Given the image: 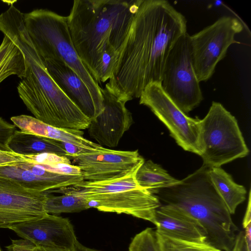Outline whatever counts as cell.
Instances as JSON below:
<instances>
[{
	"mask_svg": "<svg viewBox=\"0 0 251 251\" xmlns=\"http://www.w3.org/2000/svg\"><path fill=\"white\" fill-rule=\"evenodd\" d=\"M0 176L15 180L26 188L39 192L69 187L84 181L82 175H68L49 172L25 160L0 166Z\"/></svg>",
	"mask_w": 251,
	"mask_h": 251,
	"instance_id": "15",
	"label": "cell"
},
{
	"mask_svg": "<svg viewBox=\"0 0 251 251\" xmlns=\"http://www.w3.org/2000/svg\"><path fill=\"white\" fill-rule=\"evenodd\" d=\"M155 232L160 251H222L206 242L179 240Z\"/></svg>",
	"mask_w": 251,
	"mask_h": 251,
	"instance_id": "24",
	"label": "cell"
},
{
	"mask_svg": "<svg viewBox=\"0 0 251 251\" xmlns=\"http://www.w3.org/2000/svg\"><path fill=\"white\" fill-rule=\"evenodd\" d=\"M251 223V193L250 190L248 205L243 221V226L245 228L247 225Z\"/></svg>",
	"mask_w": 251,
	"mask_h": 251,
	"instance_id": "31",
	"label": "cell"
},
{
	"mask_svg": "<svg viewBox=\"0 0 251 251\" xmlns=\"http://www.w3.org/2000/svg\"><path fill=\"white\" fill-rule=\"evenodd\" d=\"M25 160L36 164L51 165L59 163L71 164L67 156L56 154L45 153L37 155H23Z\"/></svg>",
	"mask_w": 251,
	"mask_h": 251,
	"instance_id": "26",
	"label": "cell"
},
{
	"mask_svg": "<svg viewBox=\"0 0 251 251\" xmlns=\"http://www.w3.org/2000/svg\"><path fill=\"white\" fill-rule=\"evenodd\" d=\"M200 143L204 166L219 167L249 152L236 118L220 102L213 101L200 120Z\"/></svg>",
	"mask_w": 251,
	"mask_h": 251,
	"instance_id": "7",
	"label": "cell"
},
{
	"mask_svg": "<svg viewBox=\"0 0 251 251\" xmlns=\"http://www.w3.org/2000/svg\"><path fill=\"white\" fill-rule=\"evenodd\" d=\"M16 130V126L0 117V150L11 151L8 144L10 138Z\"/></svg>",
	"mask_w": 251,
	"mask_h": 251,
	"instance_id": "27",
	"label": "cell"
},
{
	"mask_svg": "<svg viewBox=\"0 0 251 251\" xmlns=\"http://www.w3.org/2000/svg\"><path fill=\"white\" fill-rule=\"evenodd\" d=\"M36 246L26 239L12 240V243L6 246L7 251H34Z\"/></svg>",
	"mask_w": 251,
	"mask_h": 251,
	"instance_id": "28",
	"label": "cell"
},
{
	"mask_svg": "<svg viewBox=\"0 0 251 251\" xmlns=\"http://www.w3.org/2000/svg\"><path fill=\"white\" fill-rule=\"evenodd\" d=\"M49 193L26 188L17 181L0 176V228L42 217Z\"/></svg>",
	"mask_w": 251,
	"mask_h": 251,
	"instance_id": "12",
	"label": "cell"
},
{
	"mask_svg": "<svg viewBox=\"0 0 251 251\" xmlns=\"http://www.w3.org/2000/svg\"><path fill=\"white\" fill-rule=\"evenodd\" d=\"M8 146L11 151L21 155L49 153L67 157L61 142L21 130L15 131Z\"/></svg>",
	"mask_w": 251,
	"mask_h": 251,
	"instance_id": "19",
	"label": "cell"
},
{
	"mask_svg": "<svg viewBox=\"0 0 251 251\" xmlns=\"http://www.w3.org/2000/svg\"><path fill=\"white\" fill-rule=\"evenodd\" d=\"M25 73V60L21 50L4 35L0 45V83L12 75L22 79Z\"/></svg>",
	"mask_w": 251,
	"mask_h": 251,
	"instance_id": "22",
	"label": "cell"
},
{
	"mask_svg": "<svg viewBox=\"0 0 251 251\" xmlns=\"http://www.w3.org/2000/svg\"><path fill=\"white\" fill-rule=\"evenodd\" d=\"M139 98L140 104L151 110L180 147L201 155L200 119L191 118L183 112L164 92L161 82L148 85Z\"/></svg>",
	"mask_w": 251,
	"mask_h": 251,
	"instance_id": "10",
	"label": "cell"
},
{
	"mask_svg": "<svg viewBox=\"0 0 251 251\" xmlns=\"http://www.w3.org/2000/svg\"><path fill=\"white\" fill-rule=\"evenodd\" d=\"M210 179L230 214L246 200L247 191L243 185L235 183L231 176L221 167L209 168Z\"/></svg>",
	"mask_w": 251,
	"mask_h": 251,
	"instance_id": "20",
	"label": "cell"
},
{
	"mask_svg": "<svg viewBox=\"0 0 251 251\" xmlns=\"http://www.w3.org/2000/svg\"><path fill=\"white\" fill-rule=\"evenodd\" d=\"M11 120L21 131L71 144L90 151L103 147L85 138L81 130L54 127L25 115L13 116Z\"/></svg>",
	"mask_w": 251,
	"mask_h": 251,
	"instance_id": "18",
	"label": "cell"
},
{
	"mask_svg": "<svg viewBox=\"0 0 251 251\" xmlns=\"http://www.w3.org/2000/svg\"><path fill=\"white\" fill-rule=\"evenodd\" d=\"M103 110L91 121L87 128L90 137L102 147L114 148L132 125L131 113L126 102L119 100L106 88H100Z\"/></svg>",
	"mask_w": 251,
	"mask_h": 251,
	"instance_id": "13",
	"label": "cell"
},
{
	"mask_svg": "<svg viewBox=\"0 0 251 251\" xmlns=\"http://www.w3.org/2000/svg\"><path fill=\"white\" fill-rule=\"evenodd\" d=\"M23 155L0 150V166L25 160Z\"/></svg>",
	"mask_w": 251,
	"mask_h": 251,
	"instance_id": "29",
	"label": "cell"
},
{
	"mask_svg": "<svg viewBox=\"0 0 251 251\" xmlns=\"http://www.w3.org/2000/svg\"><path fill=\"white\" fill-rule=\"evenodd\" d=\"M24 25L41 58L58 59L70 67L88 88L100 114L103 110L100 88L79 57L73 43L67 16L37 9L24 13Z\"/></svg>",
	"mask_w": 251,
	"mask_h": 251,
	"instance_id": "5",
	"label": "cell"
},
{
	"mask_svg": "<svg viewBox=\"0 0 251 251\" xmlns=\"http://www.w3.org/2000/svg\"><path fill=\"white\" fill-rule=\"evenodd\" d=\"M71 251H100L93 249H91L86 247L81 243H80L77 240L75 242L74 246L72 249Z\"/></svg>",
	"mask_w": 251,
	"mask_h": 251,
	"instance_id": "33",
	"label": "cell"
},
{
	"mask_svg": "<svg viewBox=\"0 0 251 251\" xmlns=\"http://www.w3.org/2000/svg\"><path fill=\"white\" fill-rule=\"evenodd\" d=\"M187 32L185 16L168 1L141 0L105 88L126 102L161 82L169 53Z\"/></svg>",
	"mask_w": 251,
	"mask_h": 251,
	"instance_id": "1",
	"label": "cell"
},
{
	"mask_svg": "<svg viewBox=\"0 0 251 251\" xmlns=\"http://www.w3.org/2000/svg\"><path fill=\"white\" fill-rule=\"evenodd\" d=\"M43 61L59 88L86 117L91 121L99 115L87 86L70 67L58 59Z\"/></svg>",
	"mask_w": 251,
	"mask_h": 251,
	"instance_id": "16",
	"label": "cell"
},
{
	"mask_svg": "<svg viewBox=\"0 0 251 251\" xmlns=\"http://www.w3.org/2000/svg\"><path fill=\"white\" fill-rule=\"evenodd\" d=\"M34 251H71V250L56 248L36 246Z\"/></svg>",
	"mask_w": 251,
	"mask_h": 251,
	"instance_id": "34",
	"label": "cell"
},
{
	"mask_svg": "<svg viewBox=\"0 0 251 251\" xmlns=\"http://www.w3.org/2000/svg\"><path fill=\"white\" fill-rule=\"evenodd\" d=\"M200 83L194 69L190 35L186 32L178 39L169 53L163 70L161 86L186 114L203 100Z\"/></svg>",
	"mask_w": 251,
	"mask_h": 251,
	"instance_id": "8",
	"label": "cell"
},
{
	"mask_svg": "<svg viewBox=\"0 0 251 251\" xmlns=\"http://www.w3.org/2000/svg\"><path fill=\"white\" fill-rule=\"evenodd\" d=\"M0 251H1V249H0Z\"/></svg>",
	"mask_w": 251,
	"mask_h": 251,
	"instance_id": "35",
	"label": "cell"
},
{
	"mask_svg": "<svg viewBox=\"0 0 251 251\" xmlns=\"http://www.w3.org/2000/svg\"><path fill=\"white\" fill-rule=\"evenodd\" d=\"M140 1H74L67 16L70 33L79 57L96 81L103 54L120 53Z\"/></svg>",
	"mask_w": 251,
	"mask_h": 251,
	"instance_id": "3",
	"label": "cell"
},
{
	"mask_svg": "<svg viewBox=\"0 0 251 251\" xmlns=\"http://www.w3.org/2000/svg\"><path fill=\"white\" fill-rule=\"evenodd\" d=\"M135 179L140 187L155 195L161 189L172 187L179 181L150 160L144 161L139 167L135 174Z\"/></svg>",
	"mask_w": 251,
	"mask_h": 251,
	"instance_id": "21",
	"label": "cell"
},
{
	"mask_svg": "<svg viewBox=\"0 0 251 251\" xmlns=\"http://www.w3.org/2000/svg\"><path fill=\"white\" fill-rule=\"evenodd\" d=\"M243 29V25L237 19L223 16L190 35L194 69L200 82L210 78L231 45L240 44L235 36Z\"/></svg>",
	"mask_w": 251,
	"mask_h": 251,
	"instance_id": "9",
	"label": "cell"
},
{
	"mask_svg": "<svg viewBox=\"0 0 251 251\" xmlns=\"http://www.w3.org/2000/svg\"><path fill=\"white\" fill-rule=\"evenodd\" d=\"M63 195L48 194L44 204L48 214L77 212L89 209L86 200L82 196L73 193L61 191Z\"/></svg>",
	"mask_w": 251,
	"mask_h": 251,
	"instance_id": "23",
	"label": "cell"
},
{
	"mask_svg": "<svg viewBox=\"0 0 251 251\" xmlns=\"http://www.w3.org/2000/svg\"><path fill=\"white\" fill-rule=\"evenodd\" d=\"M231 251H248L245 241L244 231H240L236 235L235 243Z\"/></svg>",
	"mask_w": 251,
	"mask_h": 251,
	"instance_id": "30",
	"label": "cell"
},
{
	"mask_svg": "<svg viewBox=\"0 0 251 251\" xmlns=\"http://www.w3.org/2000/svg\"><path fill=\"white\" fill-rule=\"evenodd\" d=\"M138 168L117 179L100 182L84 180L56 191L69 192L82 196L89 208L128 214L155 225L156 211L161 203L156 195L137 184L135 174Z\"/></svg>",
	"mask_w": 251,
	"mask_h": 251,
	"instance_id": "6",
	"label": "cell"
},
{
	"mask_svg": "<svg viewBox=\"0 0 251 251\" xmlns=\"http://www.w3.org/2000/svg\"><path fill=\"white\" fill-rule=\"evenodd\" d=\"M9 229L36 246L72 250L77 240L67 218L50 214L14 225Z\"/></svg>",
	"mask_w": 251,
	"mask_h": 251,
	"instance_id": "14",
	"label": "cell"
},
{
	"mask_svg": "<svg viewBox=\"0 0 251 251\" xmlns=\"http://www.w3.org/2000/svg\"><path fill=\"white\" fill-rule=\"evenodd\" d=\"M128 251H160L155 230L148 227L137 234L130 243Z\"/></svg>",
	"mask_w": 251,
	"mask_h": 251,
	"instance_id": "25",
	"label": "cell"
},
{
	"mask_svg": "<svg viewBox=\"0 0 251 251\" xmlns=\"http://www.w3.org/2000/svg\"><path fill=\"white\" fill-rule=\"evenodd\" d=\"M156 232L179 240L204 243L206 234L201 224L172 206L162 204L157 210Z\"/></svg>",
	"mask_w": 251,
	"mask_h": 251,
	"instance_id": "17",
	"label": "cell"
},
{
	"mask_svg": "<svg viewBox=\"0 0 251 251\" xmlns=\"http://www.w3.org/2000/svg\"><path fill=\"white\" fill-rule=\"evenodd\" d=\"M24 13L12 4L0 15V31L21 50L25 76L17 86L19 96L39 121L54 127L87 129L91 120L52 79L25 29Z\"/></svg>",
	"mask_w": 251,
	"mask_h": 251,
	"instance_id": "2",
	"label": "cell"
},
{
	"mask_svg": "<svg viewBox=\"0 0 251 251\" xmlns=\"http://www.w3.org/2000/svg\"><path fill=\"white\" fill-rule=\"evenodd\" d=\"M244 239L248 251H251V223L245 228Z\"/></svg>",
	"mask_w": 251,
	"mask_h": 251,
	"instance_id": "32",
	"label": "cell"
},
{
	"mask_svg": "<svg viewBox=\"0 0 251 251\" xmlns=\"http://www.w3.org/2000/svg\"><path fill=\"white\" fill-rule=\"evenodd\" d=\"M80 169L84 181L100 182L117 179L138 168L145 161L138 151H117L102 147L69 157Z\"/></svg>",
	"mask_w": 251,
	"mask_h": 251,
	"instance_id": "11",
	"label": "cell"
},
{
	"mask_svg": "<svg viewBox=\"0 0 251 251\" xmlns=\"http://www.w3.org/2000/svg\"><path fill=\"white\" fill-rule=\"evenodd\" d=\"M203 165L175 185L159 190L162 204L176 207L197 220L206 234V243L222 251H231L238 228Z\"/></svg>",
	"mask_w": 251,
	"mask_h": 251,
	"instance_id": "4",
	"label": "cell"
}]
</instances>
